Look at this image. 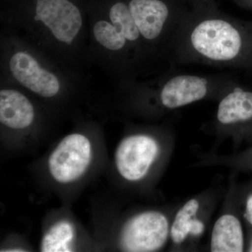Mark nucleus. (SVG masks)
I'll list each match as a JSON object with an SVG mask.
<instances>
[{"label": "nucleus", "mask_w": 252, "mask_h": 252, "mask_svg": "<svg viewBox=\"0 0 252 252\" xmlns=\"http://www.w3.org/2000/svg\"><path fill=\"white\" fill-rule=\"evenodd\" d=\"M172 64L252 70V21L225 14L213 0H193L172 39Z\"/></svg>", "instance_id": "obj_1"}, {"label": "nucleus", "mask_w": 252, "mask_h": 252, "mask_svg": "<svg viewBox=\"0 0 252 252\" xmlns=\"http://www.w3.org/2000/svg\"><path fill=\"white\" fill-rule=\"evenodd\" d=\"M92 159L89 139L80 133L66 136L51 154L48 162L50 174L56 182L68 184L84 175Z\"/></svg>", "instance_id": "obj_2"}, {"label": "nucleus", "mask_w": 252, "mask_h": 252, "mask_svg": "<svg viewBox=\"0 0 252 252\" xmlns=\"http://www.w3.org/2000/svg\"><path fill=\"white\" fill-rule=\"evenodd\" d=\"M34 20L61 44L70 45L83 26L80 10L69 0H36Z\"/></svg>", "instance_id": "obj_3"}, {"label": "nucleus", "mask_w": 252, "mask_h": 252, "mask_svg": "<svg viewBox=\"0 0 252 252\" xmlns=\"http://www.w3.org/2000/svg\"><path fill=\"white\" fill-rule=\"evenodd\" d=\"M168 231V221L163 215L144 212L131 219L124 227L121 246L126 252L157 251L166 242Z\"/></svg>", "instance_id": "obj_4"}, {"label": "nucleus", "mask_w": 252, "mask_h": 252, "mask_svg": "<svg viewBox=\"0 0 252 252\" xmlns=\"http://www.w3.org/2000/svg\"><path fill=\"white\" fill-rule=\"evenodd\" d=\"M158 153L157 141L152 137L135 135L126 137L118 146L116 166L126 180L136 182L147 175Z\"/></svg>", "instance_id": "obj_5"}, {"label": "nucleus", "mask_w": 252, "mask_h": 252, "mask_svg": "<svg viewBox=\"0 0 252 252\" xmlns=\"http://www.w3.org/2000/svg\"><path fill=\"white\" fill-rule=\"evenodd\" d=\"M9 67L16 81L41 97H54L61 90V82L57 76L41 67L37 60L27 51L14 53L10 58Z\"/></svg>", "instance_id": "obj_6"}, {"label": "nucleus", "mask_w": 252, "mask_h": 252, "mask_svg": "<svg viewBox=\"0 0 252 252\" xmlns=\"http://www.w3.org/2000/svg\"><path fill=\"white\" fill-rule=\"evenodd\" d=\"M34 107L22 93L14 89L0 91V122L15 130L27 128L34 121Z\"/></svg>", "instance_id": "obj_7"}, {"label": "nucleus", "mask_w": 252, "mask_h": 252, "mask_svg": "<svg viewBox=\"0 0 252 252\" xmlns=\"http://www.w3.org/2000/svg\"><path fill=\"white\" fill-rule=\"evenodd\" d=\"M217 120L222 125H236L252 121V91L234 84L219 104Z\"/></svg>", "instance_id": "obj_8"}, {"label": "nucleus", "mask_w": 252, "mask_h": 252, "mask_svg": "<svg viewBox=\"0 0 252 252\" xmlns=\"http://www.w3.org/2000/svg\"><path fill=\"white\" fill-rule=\"evenodd\" d=\"M109 21L125 38L136 59L147 54L138 28L136 26L127 1H118L111 6Z\"/></svg>", "instance_id": "obj_9"}, {"label": "nucleus", "mask_w": 252, "mask_h": 252, "mask_svg": "<svg viewBox=\"0 0 252 252\" xmlns=\"http://www.w3.org/2000/svg\"><path fill=\"white\" fill-rule=\"evenodd\" d=\"M243 250V233L236 217L225 215L217 220L212 230V252H240Z\"/></svg>", "instance_id": "obj_10"}, {"label": "nucleus", "mask_w": 252, "mask_h": 252, "mask_svg": "<svg viewBox=\"0 0 252 252\" xmlns=\"http://www.w3.org/2000/svg\"><path fill=\"white\" fill-rule=\"evenodd\" d=\"M199 204L195 199L189 200L177 212L171 229L172 240L176 244L185 241L189 234L198 235L204 230V224L193 217L198 212Z\"/></svg>", "instance_id": "obj_11"}, {"label": "nucleus", "mask_w": 252, "mask_h": 252, "mask_svg": "<svg viewBox=\"0 0 252 252\" xmlns=\"http://www.w3.org/2000/svg\"><path fill=\"white\" fill-rule=\"evenodd\" d=\"M75 230L70 222L61 220L55 223L41 239L40 250L43 252L72 251Z\"/></svg>", "instance_id": "obj_12"}, {"label": "nucleus", "mask_w": 252, "mask_h": 252, "mask_svg": "<svg viewBox=\"0 0 252 252\" xmlns=\"http://www.w3.org/2000/svg\"><path fill=\"white\" fill-rule=\"evenodd\" d=\"M93 32L96 41L107 51L119 54L128 53L132 59H136L128 43L121 35L114 25L107 20H99L94 23Z\"/></svg>", "instance_id": "obj_13"}, {"label": "nucleus", "mask_w": 252, "mask_h": 252, "mask_svg": "<svg viewBox=\"0 0 252 252\" xmlns=\"http://www.w3.org/2000/svg\"><path fill=\"white\" fill-rule=\"evenodd\" d=\"M245 217L252 224V195L249 198L248 203H247Z\"/></svg>", "instance_id": "obj_14"}, {"label": "nucleus", "mask_w": 252, "mask_h": 252, "mask_svg": "<svg viewBox=\"0 0 252 252\" xmlns=\"http://www.w3.org/2000/svg\"><path fill=\"white\" fill-rule=\"evenodd\" d=\"M250 251L252 252V246L251 249H250Z\"/></svg>", "instance_id": "obj_15"}, {"label": "nucleus", "mask_w": 252, "mask_h": 252, "mask_svg": "<svg viewBox=\"0 0 252 252\" xmlns=\"http://www.w3.org/2000/svg\"><path fill=\"white\" fill-rule=\"evenodd\" d=\"M213 1H216V0H213Z\"/></svg>", "instance_id": "obj_16"}]
</instances>
